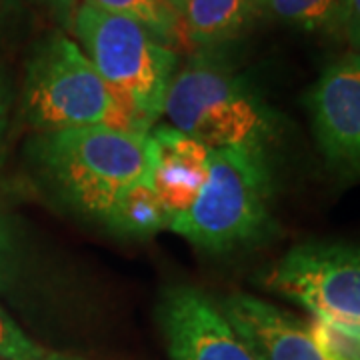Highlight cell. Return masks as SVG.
Masks as SVG:
<instances>
[{
    "mask_svg": "<svg viewBox=\"0 0 360 360\" xmlns=\"http://www.w3.org/2000/svg\"><path fill=\"white\" fill-rule=\"evenodd\" d=\"M156 158L150 132L110 127L46 132L30 142V162L52 198L98 222L132 186L153 182Z\"/></svg>",
    "mask_w": 360,
    "mask_h": 360,
    "instance_id": "6da1fadb",
    "label": "cell"
},
{
    "mask_svg": "<svg viewBox=\"0 0 360 360\" xmlns=\"http://www.w3.org/2000/svg\"><path fill=\"white\" fill-rule=\"evenodd\" d=\"M274 229L269 150L210 148L202 193L168 231L206 252H232L262 243Z\"/></svg>",
    "mask_w": 360,
    "mask_h": 360,
    "instance_id": "7a4b0ae2",
    "label": "cell"
},
{
    "mask_svg": "<svg viewBox=\"0 0 360 360\" xmlns=\"http://www.w3.org/2000/svg\"><path fill=\"white\" fill-rule=\"evenodd\" d=\"M132 132H150L162 116L179 54L144 26L78 2L72 30Z\"/></svg>",
    "mask_w": 360,
    "mask_h": 360,
    "instance_id": "3957f363",
    "label": "cell"
},
{
    "mask_svg": "<svg viewBox=\"0 0 360 360\" xmlns=\"http://www.w3.org/2000/svg\"><path fill=\"white\" fill-rule=\"evenodd\" d=\"M162 115L168 124L208 148L246 146L269 150L278 118L250 82L210 51L176 70Z\"/></svg>",
    "mask_w": 360,
    "mask_h": 360,
    "instance_id": "277c9868",
    "label": "cell"
},
{
    "mask_svg": "<svg viewBox=\"0 0 360 360\" xmlns=\"http://www.w3.org/2000/svg\"><path fill=\"white\" fill-rule=\"evenodd\" d=\"M22 115L37 134L84 127L130 130L89 56L65 34L46 37L26 60Z\"/></svg>",
    "mask_w": 360,
    "mask_h": 360,
    "instance_id": "5b68a950",
    "label": "cell"
},
{
    "mask_svg": "<svg viewBox=\"0 0 360 360\" xmlns=\"http://www.w3.org/2000/svg\"><path fill=\"white\" fill-rule=\"evenodd\" d=\"M266 284L316 319L360 326V246H295L270 269Z\"/></svg>",
    "mask_w": 360,
    "mask_h": 360,
    "instance_id": "8992f818",
    "label": "cell"
},
{
    "mask_svg": "<svg viewBox=\"0 0 360 360\" xmlns=\"http://www.w3.org/2000/svg\"><path fill=\"white\" fill-rule=\"evenodd\" d=\"M158 322L170 360H258L219 304L196 286L167 288Z\"/></svg>",
    "mask_w": 360,
    "mask_h": 360,
    "instance_id": "52a82bcc",
    "label": "cell"
},
{
    "mask_svg": "<svg viewBox=\"0 0 360 360\" xmlns=\"http://www.w3.org/2000/svg\"><path fill=\"white\" fill-rule=\"evenodd\" d=\"M314 136L328 165L360 170V52L324 68L309 94Z\"/></svg>",
    "mask_w": 360,
    "mask_h": 360,
    "instance_id": "ba28073f",
    "label": "cell"
},
{
    "mask_svg": "<svg viewBox=\"0 0 360 360\" xmlns=\"http://www.w3.org/2000/svg\"><path fill=\"white\" fill-rule=\"evenodd\" d=\"M258 360H324L307 322L252 295H231L219 304Z\"/></svg>",
    "mask_w": 360,
    "mask_h": 360,
    "instance_id": "9c48e42d",
    "label": "cell"
},
{
    "mask_svg": "<svg viewBox=\"0 0 360 360\" xmlns=\"http://www.w3.org/2000/svg\"><path fill=\"white\" fill-rule=\"evenodd\" d=\"M158 150L153 186L170 217L182 214L202 193L210 148L170 124L150 132Z\"/></svg>",
    "mask_w": 360,
    "mask_h": 360,
    "instance_id": "30bf717a",
    "label": "cell"
},
{
    "mask_svg": "<svg viewBox=\"0 0 360 360\" xmlns=\"http://www.w3.org/2000/svg\"><path fill=\"white\" fill-rule=\"evenodd\" d=\"M258 14V0H186L182 37L200 51H212L240 37Z\"/></svg>",
    "mask_w": 360,
    "mask_h": 360,
    "instance_id": "8fae6325",
    "label": "cell"
},
{
    "mask_svg": "<svg viewBox=\"0 0 360 360\" xmlns=\"http://www.w3.org/2000/svg\"><path fill=\"white\" fill-rule=\"evenodd\" d=\"M170 220L153 182H141L116 200L103 224L120 236L146 238L168 229Z\"/></svg>",
    "mask_w": 360,
    "mask_h": 360,
    "instance_id": "7c38bea8",
    "label": "cell"
},
{
    "mask_svg": "<svg viewBox=\"0 0 360 360\" xmlns=\"http://www.w3.org/2000/svg\"><path fill=\"white\" fill-rule=\"evenodd\" d=\"M260 14L307 32H345L348 0H258Z\"/></svg>",
    "mask_w": 360,
    "mask_h": 360,
    "instance_id": "4fadbf2b",
    "label": "cell"
},
{
    "mask_svg": "<svg viewBox=\"0 0 360 360\" xmlns=\"http://www.w3.org/2000/svg\"><path fill=\"white\" fill-rule=\"evenodd\" d=\"M84 2L98 11L129 18L132 22L144 26L148 32H153L156 39L170 49H174L176 44H180V39H184L180 14L172 11L165 0H84Z\"/></svg>",
    "mask_w": 360,
    "mask_h": 360,
    "instance_id": "5bb4252c",
    "label": "cell"
},
{
    "mask_svg": "<svg viewBox=\"0 0 360 360\" xmlns=\"http://www.w3.org/2000/svg\"><path fill=\"white\" fill-rule=\"evenodd\" d=\"M307 328L324 360H360V326L314 316Z\"/></svg>",
    "mask_w": 360,
    "mask_h": 360,
    "instance_id": "9a60e30c",
    "label": "cell"
},
{
    "mask_svg": "<svg viewBox=\"0 0 360 360\" xmlns=\"http://www.w3.org/2000/svg\"><path fill=\"white\" fill-rule=\"evenodd\" d=\"M46 352L20 330V326L0 309V359L42 360Z\"/></svg>",
    "mask_w": 360,
    "mask_h": 360,
    "instance_id": "2e32d148",
    "label": "cell"
},
{
    "mask_svg": "<svg viewBox=\"0 0 360 360\" xmlns=\"http://www.w3.org/2000/svg\"><path fill=\"white\" fill-rule=\"evenodd\" d=\"M25 22L26 11L18 0H0V51L18 39Z\"/></svg>",
    "mask_w": 360,
    "mask_h": 360,
    "instance_id": "e0dca14e",
    "label": "cell"
},
{
    "mask_svg": "<svg viewBox=\"0 0 360 360\" xmlns=\"http://www.w3.org/2000/svg\"><path fill=\"white\" fill-rule=\"evenodd\" d=\"M14 266V238L11 224L6 220L4 210L0 208V288H4L11 276H13Z\"/></svg>",
    "mask_w": 360,
    "mask_h": 360,
    "instance_id": "ac0fdd59",
    "label": "cell"
},
{
    "mask_svg": "<svg viewBox=\"0 0 360 360\" xmlns=\"http://www.w3.org/2000/svg\"><path fill=\"white\" fill-rule=\"evenodd\" d=\"M14 104V84L11 75L0 66V144L11 124V112Z\"/></svg>",
    "mask_w": 360,
    "mask_h": 360,
    "instance_id": "d6986e66",
    "label": "cell"
},
{
    "mask_svg": "<svg viewBox=\"0 0 360 360\" xmlns=\"http://www.w3.org/2000/svg\"><path fill=\"white\" fill-rule=\"evenodd\" d=\"M32 2L44 6L52 14V18L65 30H72V20H75L78 0H32Z\"/></svg>",
    "mask_w": 360,
    "mask_h": 360,
    "instance_id": "ffe728a7",
    "label": "cell"
},
{
    "mask_svg": "<svg viewBox=\"0 0 360 360\" xmlns=\"http://www.w3.org/2000/svg\"><path fill=\"white\" fill-rule=\"evenodd\" d=\"M342 37L354 51L360 52V0H348L347 22Z\"/></svg>",
    "mask_w": 360,
    "mask_h": 360,
    "instance_id": "44dd1931",
    "label": "cell"
},
{
    "mask_svg": "<svg viewBox=\"0 0 360 360\" xmlns=\"http://www.w3.org/2000/svg\"><path fill=\"white\" fill-rule=\"evenodd\" d=\"M165 2H167L172 11H176L179 14H182V8H184V4H186V0H165Z\"/></svg>",
    "mask_w": 360,
    "mask_h": 360,
    "instance_id": "7402d4cb",
    "label": "cell"
},
{
    "mask_svg": "<svg viewBox=\"0 0 360 360\" xmlns=\"http://www.w3.org/2000/svg\"><path fill=\"white\" fill-rule=\"evenodd\" d=\"M42 360H86L78 359V356H68V354H46Z\"/></svg>",
    "mask_w": 360,
    "mask_h": 360,
    "instance_id": "603a6c76",
    "label": "cell"
}]
</instances>
